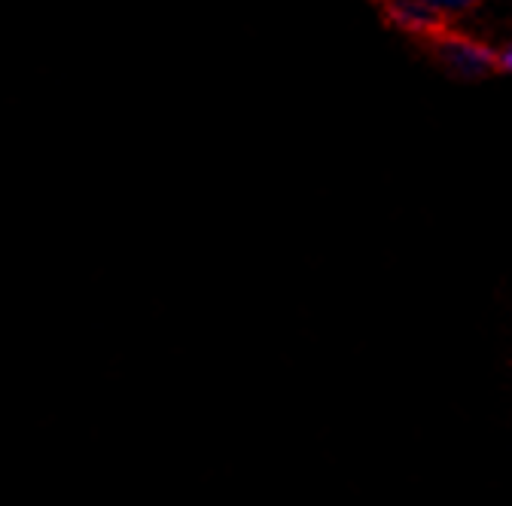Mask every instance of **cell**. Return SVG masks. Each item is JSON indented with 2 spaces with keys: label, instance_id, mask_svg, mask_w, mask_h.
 I'll use <instances>...</instances> for the list:
<instances>
[{
  "label": "cell",
  "instance_id": "obj_3",
  "mask_svg": "<svg viewBox=\"0 0 512 506\" xmlns=\"http://www.w3.org/2000/svg\"><path fill=\"white\" fill-rule=\"evenodd\" d=\"M497 71L512 77V37L497 46Z\"/></svg>",
  "mask_w": 512,
  "mask_h": 506
},
{
  "label": "cell",
  "instance_id": "obj_2",
  "mask_svg": "<svg viewBox=\"0 0 512 506\" xmlns=\"http://www.w3.org/2000/svg\"><path fill=\"white\" fill-rule=\"evenodd\" d=\"M378 13L384 25L427 43L439 31L458 25L455 19L473 13V7L470 4H430V0H391V4H381Z\"/></svg>",
  "mask_w": 512,
  "mask_h": 506
},
{
  "label": "cell",
  "instance_id": "obj_1",
  "mask_svg": "<svg viewBox=\"0 0 512 506\" xmlns=\"http://www.w3.org/2000/svg\"><path fill=\"white\" fill-rule=\"evenodd\" d=\"M424 46L433 55L436 65L455 80L473 83V80H485L488 74L497 71V46L470 31H461L458 25L439 31Z\"/></svg>",
  "mask_w": 512,
  "mask_h": 506
}]
</instances>
